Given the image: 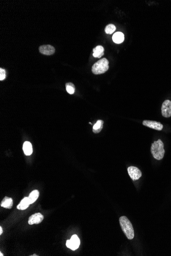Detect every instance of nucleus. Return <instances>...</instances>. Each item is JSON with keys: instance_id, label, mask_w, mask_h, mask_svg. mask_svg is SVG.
<instances>
[{"instance_id": "obj_13", "label": "nucleus", "mask_w": 171, "mask_h": 256, "mask_svg": "<svg viewBox=\"0 0 171 256\" xmlns=\"http://www.w3.org/2000/svg\"><path fill=\"white\" fill-rule=\"evenodd\" d=\"M30 204V203L29 198L26 197L22 200L20 204H18L17 206V209L20 210H24L29 207Z\"/></svg>"}, {"instance_id": "obj_6", "label": "nucleus", "mask_w": 171, "mask_h": 256, "mask_svg": "<svg viewBox=\"0 0 171 256\" xmlns=\"http://www.w3.org/2000/svg\"><path fill=\"white\" fill-rule=\"evenodd\" d=\"M162 115L165 118L171 116V101L166 100L163 102L161 107Z\"/></svg>"}, {"instance_id": "obj_22", "label": "nucleus", "mask_w": 171, "mask_h": 256, "mask_svg": "<svg viewBox=\"0 0 171 256\" xmlns=\"http://www.w3.org/2000/svg\"><path fill=\"white\" fill-rule=\"evenodd\" d=\"M32 256H37L36 254H33V255H32Z\"/></svg>"}, {"instance_id": "obj_1", "label": "nucleus", "mask_w": 171, "mask_h": 256, "mask_svg": "<svg viewBox=\"0 0 171 256\" xmlns=\"http://www.w3.org/2000/svg\"><path fill=\"white\" fill-rule=\"evenodd\" d=\"M119 223L122 231L127 238L132 240L134 237V231L132 224L126 216H121L119 218Z\"/></svg>"}, {"instance_id": "obj_7", "label": "nucleus", "mask_w": 171, "mask_h": 256, "mask_svg": "<svg viewBox=\"0 0 171 256\" xmlns=\"http://www.w3.org/2000/svg\"><path fill=\"white\" fill-rule=\"evenodd\" d=\"M142 124L149 128H152L157 130H161L163 129V126L161 123L155 121L150 120H144L142 122Z\"/></svg>"}, {"instance_id": "obj_9", "label": "nucleus", "mask_w": 171, "mask_h": 256, "mask_svg": "<svg viewBox=\"0 0 171 256\" xmlns=\"http://www.w3.org/2000/svg\"><path fill=\"white\" fill-rule=\"evenodd\" d=\"M39 51L44 55H51L54 53L55 49L52 45H41L39 47Z\"/></svg>"}, {"instance_id": "obj_5", "label": "nucleus", "mask_w": 171, "mask_h": 256, "mask_svg": "<svg viewBox=\"0 0 171 256\" xmlns=\"http://www.w3.org/2000/svg\"><path fill=\"white\" fill-rule=\"evenodd\" d=\"M128 172L129 176L133 180H136L142 177V173L141 171L137 167L134 166H130L128 168Z\"/></svg>"}, {"instance_id": "obj_14", "label": "nucleus", "mask_w": 171, "mask_h": 256, "mask_svg": "<svg viewBox=\"0 0 171 256\" xmlns=\"http://www.w3.org/2000/svg\"><path fill=\"white\" fill-rule=\"evenodd\" d=\"M112 39L116 44H121L124 41V35L122 33L118 32L113 35Z\"/></svg>"}, {"instance_id": "obj_3", "label": "nucleus", "mask_w": 171, "mask_h": 256, "mask_svg": "<svg viewBox=\"0 0 171 256\" xmlns=\"http://www.w3.org/2000/svg\"><path fill=\"white\" fill-rule=\"evenodd\" d=\"M109 68V61L106 58H104L93 65L92 67V72L94 74H101L107 71Z\"/></svg>"}, {"instance_id": "obj_19", "label": "nucleus", "mask_w": 171, "mask_h": 256, "mask_svg": "<svg viewBox=\"0 0 171 256\" xmlns=\"http://www.w3.org/2000/svg\"><path fill=\"white\" fill-rule=\"evenodd\" d=\"M6 72L3 69H0V80L2 81L6 78Z\"/></svg>"}, {"instance_id": "obj_4", "label": "nucleus", "mask_w": 171, "mask_h": 256, "mask_svg": "<svg viewBox=\"0 0 171 256\" xmlns=\"http://www.w3.org/2000/svg\"><path fill=\"white\" fill-rule=\"evenodd\" d=\"M80 245V240L77 235H74L71 237L70 240L66 241V246L72 251H75L79 248Z\"/></svg>"}, {"instance_id": "obj_8", "label": "nucleus", "mask_w": 171, "mask_h": 256, "mask_svg": "<svg viewBox=\"0 0 171 256\" xmlns=\"http://www.w3.org/2000/svg\"><path fill=\"white\" fill-rule=\"evenodd\" d=\"M44 219V216L40 213H38L33 214L28 219V224L32 225L33 224H39Z\"/></svg>"}, {"instance_id": "obj_17", "label": "nucleus", "mask_w": 171, "mask_h": 256, "mask_svg": "<svg viewBox=\"0 0 171 256\" xmlns=\"http://www.w3.org/2000/svg\"><path fill=\"white\" fill-rule=\"evenodd\" d=\"M66 88L67 92L69 94H74L75 92V86L72 83H67L66 84Z\"/></svg>"}, {"instance_id": "obj_2", "label": "nucleus", "mask_w": 171, "mask_h": 256, "mask_svg": "<svg viewBox=\"0 0 171 256\" xmlns=\"http://www.w3.org/2000/svg\"><path fill=\"white\" fill-rule=\"evenodd\" d=\"M151 151L155 159L157 160H161L163 159L165 155V150L163 142L161 140L154 141V143L152 144Z\"/></svg>"}, {"instance_id": "obj_15", "label": "nucleus", "mask_w": 171, "mask_h": 256, "mask_svg": "<svg viewBox=\"0 0 171 256\" xmlns=\"http://www.w3.org/2000/svg\"><path fill=\"white\" fill-rule=\"evenodd\" d=\"M104 122L101 120H98L93 127V133H99L101 131L103 127Z\"/></svg>"}, {"instance_id": "obj_18", "label": "nucleus", "mask_w": 171, "mask_h": 256, "mask_svg": "<svg viewBox=\"0 0 171 256\" xmlns=\"http://www.w3.org/2000/svg\"><path fill=\"white\" fill-rule=\"evenodd\" d=\"M116 27L114 25L109 24L106 26L104 31L107 34H111L115 31Z\"/></svg>"}, {"instance_id": "obj_12", "label": "nucleus", "mask_w": 171, "mask_h": 256, "mask_svg": "<svg viewBox=\"0 0 171 256\" xmlns=\"http://www.w3.org/2000/svg\"><path fill=\"white\" fill-rule=\"evenodd\" d=\"M23 151L26 156H30L33 153L32 146L29 142H25L23 146Z\"/></svg>"}, {"instance_id": "obj_16", "label": "nucleus", "mask_w": 171, "mask_h": 256, "mask_svg": "<svg viewBox=\"0 0 171 256\" xmlns=\"http://www.w3.org/2000/svg\"><path fill=\"white\" fill-rule=\"evenodd\" d=\"M39 192L37 190H33V191L31 192L29 196L28 197L30 204L34 203L37 200L39 196Z\"/></svg>"}, {"instance_id": "obj_10", "label": "nucleus", "mask_w": 171, "mask_h": 256, "mask_svg": "<svg viewBox=\"0 0 171 256\" xmlns=\"http://www.w3.org/2000/svg\"><path fill=\"white\" fill-rule=\"evenodd\" d=\"M13 206V200L12 198L5 197L1 203V206L8 209H12Z\"/></svg>"}, {"instance_id": "obj_21", "label": "nucleus", "mask_w": 171, "mask_h": 256, "mask_svg": "<svg viewBox=\"0 0 171 256\" xmlns=\"http://www.w3.org/2000/svg\"><path fill=\"white\" fill-rule=\"evenodd\" d=\"M0 256H4V255H3V254H2V253H0Z\"/></svg>"}, {"instance_id": "obj_20", "label": "nucleus", "mask_w": 171, "mask_h": 256, "mask_svg": "<svg viewBox=\"0 0 171 256\" xmlns=\"http://www.w3.org/2000/svg\"><path fill=\"white\" fill-rule=\"evenodd\" d=\"M3 233V229L2 227H0V235H2Z\"/></svg>"}, {"instance_id": "obj_11", "label": "nucleus", "mask_w": 171, "mask_h": 256, "mask_svg": "<svg viewBox=\"0 0 171 256\" xmlns=\"http://www.w3.org/2000/svg\"><path fill=\"white\" fill-rule=\"evenodd\" d=\"M93 56L95 58H101L104 54V48L102 45H97L93 49Z\"/></svg>"}]
</instances>
